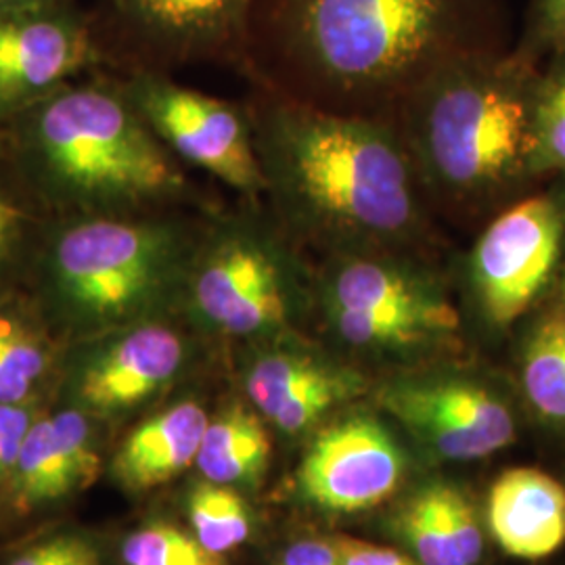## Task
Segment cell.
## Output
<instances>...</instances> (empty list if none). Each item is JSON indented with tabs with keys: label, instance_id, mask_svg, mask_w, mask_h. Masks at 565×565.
Instances as JSON below:
<instances>
[{
	"label": "cell",
	"instance_id": "obj_12",
	"mask_svg": "<svg viewBox=\"0 0 565 565\" xmlns=\"http://www.w3.org/2000/svg\"><path fill=\"white\" fill-rule=\"evenodd\" d=\"M401 446L369 415L340 419L315 438L298 469L303 499L329 513H359L387 501L403 482Z\"/></svg>",
	"mask_w": 565,
	"mask_h": 565
},
{
	"label": "cell",
	"instance_id": "obj_21",
	"mask_svg": "<svg viewBox=\"0 0 565 565\" xmlns=\"http://www.w3.org/2000/svg\"><path fill=\"white\" fill-rule=\"evenodd\" d=\"M530 404L553 422H565V312L548 315L530 335L524 354Z\"/></svg>",
	"mask_w": 565,
	"mask_h": 565
},
{
	"label": "cell",
	"instance_id": "obj_11",
	"mask_svg": "<svg viewBox=\"0 0 565 565\" xmlns=\"http://www.w3.org/2000/svg\"><path fill=\"white\" fill-rule=\"evenodd\" d=\"M189 348L177 329L156 319L103 333L76 356L70 394L84 413L137 408L181 375Z\"/></svg>",
	"mask_w": 565,
	"mask_h": 565
},
{
	"label": "cell",
	"instance_id": "obj_26",
	"mask_svg": "<svg viewBox=\"0 0 565 565\" xmlns=\"http://www.w3.org/2000/svg\"><path fill=\"white\" fill-rule=\"evenodd\" d=\"M39 235L30 205L0 189V275L11 266L30 260Z\"/></svg>",
	"mask_w": 565,
	"mask_h": 565
},
{
	"label": "cell",
	"instance_id": "obj_24",
	"mask_svg": "<svg viewBox=\"0 0 565 565\" xmlns=\"http://www.w3.org/2000/svg\"><path fill=\"white\" fill-rule=\"evenodd\" d=\"M401 530L422 565H463L446 530L436 486L411 497L401 513Z\"/></svg>",
	"mask_w": 565,
	"mask_h": 565
},
{
	"label": "cell",
	"instance_id": "obj_15",
	"mask_svg": "<svg viewBox=\"0 0 565 565\" xmlns=\"http://www.w3.org/2000/svg\"><path fill=\"white\" fill-rule=\"evenodd\" d=\"M256 0H126L142 34L172 60H205L245 39Z\"/></svg>",
	"mask_w": 565,
	"mask_h": 565
},
{
	"label": "cell",
	"instance_id": "obj_5",
	"mask_svg": "<svg viewBox=\"0 0 565 565\" xmlns=\"http://www.w3.org/2000/svg\"><path fill=\"white\" fill-rule=\"evenodd\" d=\"M406 105L404 145L419 182L446 202L473 207L511 181L536 149L522 93L482 55L448 65Z\"/></svg>",
	"mask_w": 565,
	"mask_h": 565
},
{
	"label": "cell",
	"instance_id": "obj_4",
	"mask_svg": "<svg viewBox=\"0 0 565 565\" xmlns=\"http://www.w3.org/2000/svg\"><path fill=\"white\" fill-rule=\"evenodd\" d=\"M200 231L163 216L49 218L28 264L42 302L86 335L151 321L182 294Z\"/></svg>",
	"mask_w": 565,
	"mask_h": 565
},
{
	"label": "cell",
	"instance_id": "obj_14",
	"mask_svg": "<svg viewBox=\"0 0 565 565\" xmlns=\"http://www.w3.org/2000/svg\"><path fill=\"white\" fill-rule=\"evenodd\" d=\"M247 398L270 424L298 434L363 392V377L296 348L260 352L245 371Z\"/></svg>",
	"mask_w": 565,
	"mask_h": 565
},
{
	"label": "cell",
	"instance_id": "obj_27",
	"mask_svg": "<svg viewBox=\"0 0 565 565\" xmlns=\"http://www.w3.org/2000/svg\"><path fill=\"white\" fill-rule=\"evenodd\" d=\"M534 137L541 160L565 168V72L548 86L534 120Z\"/></svg>",
	"mask_w": 565,
	"mask_h": 565
},
{
	"label": "cell",
	"instance_id": "obj_2",
	"mask_svg": "<svg viewBox=\"0 0 565 565\" xmlns=\"http://www.w3.org/2000/svg\"><path fill=\"white\" fill-rule=\"evenodd\" d=\"M270 41L302 103L364 116L480 57L482 0H266Z\"/></svg>",
	"mask_w": 565,
	"mask_h": 565
},
{
	"label": "cell",
	"instance_id": "obj_28",
	"mask_svg": "<svg viewBox=\"0 0 565 565\" xmlns=\"http://www.w3.org/2000/svg\"><path fill=\"white\" fill-rule=\"evenodd\" d=\"M11 565H102L97 548L78 536H60L32 546Z\"/></svg>",
	"mask_w": 565,
	"mask_h": 565
},
{
	"label": "cell",
	"instance_id": "obj_6",
	"mask_svg": "<svg viewBox=\"0 0 565 565\" xmlns=\"http://www.w3.org/2000/svg\"><path fill=\"white\" fill-rule=\"evenodd\" d=\"M300 264L268 224L224 216L200 231L182 294L203 323L224 335L275 333L296 312Z\"/></svg>",
	"mask_w": 565,
	"mask_h": 565
},
{
	"label": "cell",
	"instance_id": "obj_19",
	"mask_svg": "<svg viewBox=\"0 0 565 565\" xmlns=\"http://www.w3.org/2000/svg\"><path fill=\"white\" fill-rule=\"evenodd\" d=\"M55 363V345L34 310L0 300V403H32Z\"/></svg>",
	"mask_w": 565,
	"mask_h": 565
},
{
	"label": "cell",
	"instance_id": "obj_3",
	"mask_svg": "<svg viewBox=\"0 0 565 565\" xmlns=\"http://www.w3.org/2000/svg\"><path fill=\"white\" fill-rule=\"evenodd\" d=\"M7 124L21 182L49 218L149 216L189 191L120 86L65 84Z\"/></svg>",
	"mask_w": 565,
	"mask_h": 565
},
{
	"label": "cell",
	"instance_id": "obj_9",
	"mask_svg": "<svg viewBox=\"0 0 565 565\" xmlns=\"http://www.w3.org/2000/svg\"><path fill=\"white\" fill-rule=\"evenodd\" d=\"M564 242V214L551 198H527L488 224L469 256V279L486 319H520L551 279Z\"/></svg>",
	"mask_w": 565,
	"mask_h": 565
},
{
	"label": "cell",
	"instance_id": "obj_22",
	"mask_svg": "<svg viewBox=\"0 0 565 565\" xmlns=\"http://www.w3.org/2000/svg\"><path fill=\"white\" fill-rule=\"evenodd\" d=\"M189 520L193 536L218 555L243 545L252 532V515L242 497L214 482L193 488L189 494Z\"/></svg>",
	"mask_w": 565,
	"mask_h": 565
},
{
	"label": "cell",
	"instance_id": "obj_16",
	"mask_svg": "<svg viewBox=\"0 0 565 565\" xmlns=\"http://www.w3.org/2000/svg\"><path fill=\"white\" fill-rule=\"evenodd\" d=\"M488 522L509 555L546 557L565 543V488L539 469H509L490 490Z\"/></svg>",
	"mask_w": 565,
	"mask_h": 565
},
{
	"label": "cell",
	"instance_id": "obj_18",
	"mask_svg": "<svg viewBox=\"0 0 565 565\" xmlns=\"http://www.w3.org/2000/svg\"><path fill=\"white\" fill-rule=\"evenodd\" d=\"M270 461V436L263 419L233 404L210 422L195 465L214 484H258Z\"/></svg>",
	"mask_w": 565,
	"mask_h": 565
},
{
	"label": "cell",
	"instance_id": "obj_30",
	"mask_svg": "<svg viewBox=\"0 0 565 565\" xmlns=\"http://www.w3.org/2000/svg\"><path fill=\"white\" fill-rule=\"evenodd\" d=\"M331 543L340 551L343 565H417L392 548L364 543L356 539L338 536Z\"/></svg>",
	"mask_w": 565,
	"mask_h": 565
},
{
	"label": "cell",
	"instance_id": "obj_8",
	"mask_svg": "<svg viewBox=\"0 0 565 565\" xmlns=\"http://www.w3.org/2000/svg\"><path fill=\"white\" fill-rule=\"evenodd\" d=\"M156 137L184 162L247 198L266 193L252 124L231 103L142 72L120 86Z\"/></svg>",
	"mask_w": 565,
	"mask_h": 565
},
{
	"label": "cell",
	"instance_id": "obj_7",
	"mask_svg": "<svg viewBox=\"0 0 565 565\" xmlns=\"http://www.w3.org/2000/svg\"><path fill=\"white\" fill-rule=\"evenodd\" d=\"M323 308L342 342L366 352H404L438 343L459 327L438 281L408 254L327 256Z\"/></svg>",
	"mask_w": 565,
	"mask_h": 565
},
{
	"label": "cell",
	"instance_id": "obj_1",
	"mask_svg": "<svg viewBox=\"0 0 565 565\" xmlns=\"http://www.w3.org/2000/svg\"><path fill=\"white\" fill-rule=\"evenodd\" d=\"M249 124L266 193L291 233L327 256L419 243V177L387 124L296 99L264 103Z\"/></svg>",
	"mask_w": 565,
	"mask_h": 565
},
{
	"label": "cell",
	"instance_id": "obj_33",
	"mask_svg": "<svg viewBox=\"0 0 565 565\" xmlns=\"http://www.w3.org/2000/svg\"><path fill=\"white\" fill-rule=\"evenodd\" d=\"M32 4H39V0H0V11L21 9V7H32Z\"/></svg>",
	"mask_w": 565,
	"mask_h": 565
},
{
	"label": "cell",
	"instance_id": "obj_29",
	"mask_svg": "<svg viewBox=\"0 0 565 565\" xmlns=\"http://www.w3.org/2000/svg\"><path fill=\"white\" fill-rule=\"evenodd\" d=\"M32 425V403H0V478L13 473L21 446Z\"/></svg>",
	"mask_w": 565,
	"mask_h": 565
},
{
	"label": "cell",
	"instance_id": "obj_23",
	"mask_svg": "<svg viewBox=\"0 0 565 565\" xmlns=\"http://www.w3.org/2000/svg\"><path fill=\"white\" fill-rule=\"evenodd\" d=\"M121 557L126 565H226L223 555L170 524H149L130 534Z\"/></svg>",
	"mask_w": 565,
	"mask_h": 565
},
{
	"label": "cell",
	"instance_id": "obj_20",
	"mask_svg": "<svg viewBox=\"0 0 565 565\" xmlns=\"http://www.w3.org/2000/svg\"><path fill=\"white\" fill-rule=\"evenodd\" d=\"M13 476L15 494L23 507L51 503L86 488L81 469L70 455L53 417L39 419L30 427Z\"/></svg>",
	"mask_w": 565,
	"mask_h": 565
},
{
	"label": "cell",
	"instance_id": "obj_25",
	"mask_svg": "<svg viewBox=\"0 0 565 565\" xmlns=\"http://www.w3.org/2000/svg\"><path fill=\"white\" fill-rule=\"evenodd\" d=\"M436 486L438 503L445 518L446 530L450 534V541L463 565H476L482 557V530L478 524L476 511L465 499L463 492L448 484Z\"/></svg>",
	"mask_w": 565,
	"mask_h": 565
},
{
	"label": "cell",
	"instance_id": "obj_13",
	"mask_svg": "<svg viewBox=\"0 0 565 565\" xmlns=\"http://www.w3.org/2000/svg\"><path fill=\"white\" fill-rule=\"evenodd\" d=\"M90 61L81 23L39 4L0 11V121L65 86Z\"/></svg>",
	"mask_w": 565,
	"mask_h": 565
},
{
	"label": "cell",
	"instance_id": "obj_32",
	"mask_svg": "<svg viewBox=\"0 0 565 565\" xmlns=\"http://www.w3.org/2000/svg\"><path fill=\"white\" fill-rule=\"evenodd\" d=\"M541 13L546 32L565 44V0H543Z\"/></svg>",
	"mask_w": 565,
	"mask_h": 565
},
{
	"label": "cell",
	"instance_id": "obj_10",
	"mask_svg": "<svg viewBox=\"0 0 565 565\" xmlns=\"http://www.w3.org/2000/svg\"><path fill=\"white\" fill-rule=\"evenodd\" d=\"M380 403L436 455L482 459L515 440L513 415L492 390L465 377H417L385 385Z\"/></svg>",
	"mask_w": 565,
	"mask_h": 565
},
{
	"label": "cell",
	"instance_id": "obj_17",
	"mask_svg": "<svg viewBox=\"0 0 565 565\" xmlns=\"http://www.w3.org/2000/svg\"><path fill=\"white\" fill-rule=\"evenodd\" d=\"M207 425L210 417L195 401H182L142 422L114 459L118 482L135 492L170 482L195 463Z\"/></svg>",
	"mask_w": 565,
	"mask_h": 565
},
{
	"label": "cell",
	"instance_id": "obj_31",
	"mask_svg": "<svg viewBox=\"0 0 565 565\" xmlns=\"http://www.w3.org/2000/svg\"><path fill=\"white\" fill-rule=\"evenodd\" d=\"M277 565H343L342 555L329 541H298L282 551Z\"/></svg>",
	"mask_w": 565,
	"mask_h": 565
}]
</instances>
